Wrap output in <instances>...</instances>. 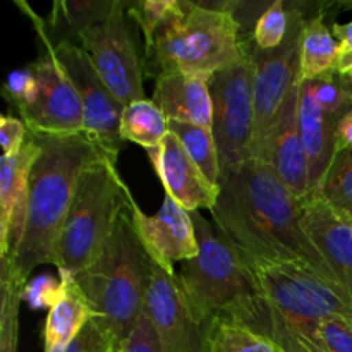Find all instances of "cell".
<instances>
[{"label":"cell","mask_w":352,"mask_h":352,"mask_svg":"<svg viewBox=\"0 0 352 352\" xmlns=\"http://www.w3.org/2000/svg\"><path fill=\"white\" fill-rule=\"evenodd\" d=\"M219 186V198L210 212L220 234L253 270L298 263L339 285L302 229L299 199L267 162L250 157L237 168L222 172Z\"/></svg>","instance_id":"cell-1"},{"label":"cell","mask_w":352,"mask_h":352,"mask_svg":"<svg viewBox=\"0 0 352 352\" xmlns=\"http://www.w3.org/2000/svg\"><path fill=\"white\" fill-rule=\"evenodd\" d=\"M254 274L260 292L220 316L265 337L280 352H329L320 336L323 320L352 322L346 292L305 265H270Z\"/></svg>","instance_id":"cell-2"},{"label":"cell","mask_w":352,"mask_h":352,"mask_svg":"<svg viewBox=\"0 0 352 352\" xmlns=\"http://www.w3.org/2000/svg\"><path fill=\"white\" fill-rule=\"evenodd\" d=\"M30 134L40 144V155L30 174L23 237L9 256L24 280L41 265L57 267L58 243L79 177L105 155L85 133Z\"/></svg>","instance_id":"cell-3"},{"label":"cell","mask_w":352,"mask_h":352,"mask_svg":"<svg viewBox=\"0 0 352 352\" xmlns=\"http://www.w3.org/2000/svg\"><path fill=\"white\" fill-rule=\"evenodd\" d=\"M227 3L172 0L167 16L144 38V58L162 72L212 78L243 55L248 40Z\"/></svg>","instance_id":"cell-4"},{"label":"cell","mask_w":352,"mask_h":352,"mask_svg":"<svg viewBox=\"0 0 352 352\" xmlns=\"http://www.w3.org/2000/svg\"><path fill=\"white\" fill-rule=\"evenodd\" d=\"M151 272L153 263L134 232L129 206L98 258L72 275L93 316L105 325L116 347L143 315Z\"/></svg>","instance_id":"cell-5"},{"label":"cell","mask_w":352,"mask_h":352,"mask_svg":"<svg viewBox=\"0 0 352 352\" xmlns=\"http://www.w3.org/2000/svg\"><path fill=\"white\" fill-rule=\"evenodd\" d=\"M116 162L102 155L82 170L62 229L57 270L76 275L102 253L133 201Z\"/></svg>","instance_id":"cell-6"},{"label":"cell","mask_w":352,"mask_h":352,"mask_svg":"<svg viewBox=\"0 0 352 352\" xmlns=\"http://www.w3.org/2000/svg\"><path fill=\"white\" fill-rule=\"evenodd\" d=\"M198 254L181 263L179 285L191 311L213 322L227 309L260 292L256 274L243 254L199 212H192Z\"/></svg>","instance_id":"cell-7"},{"label":"cell","mask_w":352,"mask_h":352,"mask_svg":"<svg viewBox=\"0 0 352 352\" xmlns=\"http://www.w3.org/2000/svg\"><path fill=\"white\" fill-rule=\"evenodd\" d=\"M289 31L284 43L277 48L261 50L250 41L253 60L254 129L251 157L263 158L265 148L274 133L282 109L299 85V52L306 16L298 7L289 9Z\"/></svg>","instance_id":"cell-8"},{"label":"cell","mask_w":352,"mask_h":352,"mask_svg":"<svg viewBox=\"0 0 352 352\" xmlns=\"http://www.w3.org/2000/svg\"><path fill=\"white\" fill-rule=\"evenodd\" d=\"M208 86L213 105L212 131L219 148L220 168L227 172L251 157L254 102L250 41L237 60L210 78Z\"/></svg>","instance_id":"cell-9"},{"label":"cell","mask_w":352,"mask_h":352,"mask_svg":"<svg viewBox=\"0 0 352 352\" xmlns=\"http://www.w3.org/2000/svg\"><path fill=\"white\" fill-rule=\"evenodd\" d=\"M127 2L113 0L110 12L103 19L78 34L76 43L88 54L102 81L124 107L144 100V64L138 54L133 31L129 28Z\"/></svg>","instance_id":"cell-10"},{"label":"cell","mask_w":352,"mask_h":352,"mask_svg":"<svg viewBox=\"0 0 352 352\" xmlns=\"http://www.w3.org/2000/svg\"><path fill=\"white\" fill-rule=\"evenodd\" d=\"M36 26L45 52L31 62L38 91L33 103L21 113L30 133L38 134H78L85 133L82 103L76 86L60 62L55 58L50 47V38L43 23L34 16L30 7H24Z\"/></svg>","instance_id":"cell-11"},{"label":"cell","mask_w":352,"mask_h":352,"mask_svg":"<svg viewBox=\"0 0 352 352\" xmlns=\"http://www.w3.org/2000/svg\"><path fill=\"white\" fill-rule=\"evenodd\" d=\"M50 47L79 93L85 117V134L117 164L124 144L120 138L124 105L110 93L96 72L91 58L78 43L69 40H50Z\"/></svg>","instance_id":"cell-12"},{"label":"cell","mask_w":352,"mask_h":352,"mask_svg":"<svg viewBox=\"0 0 352 352\" xmlns=\"http://www.w3.org/2000/svg\"><path fill=\"white\" fill-rule=\"evenodd\" d=\"M144 313L157 332L162 352H210L215 320H199L186 302L177 275L162 270L155 263Z\"/></svg>","instance_id":"cell-13"},{"label":"cell","mask_w":352,"mask_h":352,"mask_svg":"<svg viewBox=\"0 0 352 352\" xmlns=\"http://www.w3.org/2000/svg\"><path fill=\"white\" fill-rule=\"evenodd\" d=\"M131 222L148 258L162 270L177 275L174 265L177 261L192 260L198 254V239L191 212L182 208L175 199L165 195L160 210L148 215L131 201Z\"/></svg>","instance_id":"cell-14"},{"label":"cell","mask_w":352,"mask_h":352,"mask_svg":"<svg viewBox=\"0 0 352 352\" xmlns=\"http://www.w3.org/2000/svg\"><path fill=\"white\" fill-rule=\"evenodd\" d=\"M148 157L165 189V195L188 212L212 210L219 198L220 186L212 184L198 165L189 158L181 141L168 131L160 144L148 150Z\"/></svg>","instance_id":"cell-15"},{"label":"cell","mask_w":352,"mask_h":352,"mask_svg":"<svg viewBox=\"0 0 352 352\" xmlns=\"http://www.w3.org/2000/svg\"><path fill=\"white\" fill-rule=\"evenodd\" d=\"M299 213L302 229L352 305V226L339 219L316 192L299 201Z\"/></svg>","instance_id":"cell-16"},{"label":"cell","mask_w":352,"mask_h":352,"mask_svg":"<svg viewBox=\"0 0 352 352\" xmlns=\"http://www.w3.org/2000/svg\"><path fill=\"white\" fill-rule=\"evenodd\" d=\"M40 144L28 131L23 150L0 162V258L10 256L24 232L30 195V174Z\"/></svg>","instance_id":"cell-17"},{"label":"cell","mask_w":352,"mask_h":352,"mask_svg":"<svg viewBox=\"0 0 352 352\" xmlns=\"http://www.w3.org/2000/svg\"><path fill=\"white\" fill-rule=\"evenodd\" d=\"M298 102L299 85L289 96L287 103L282 109L274 133L268 140L267 148L261 160L267 162L277 177L284 182L285 188L301 201L311 195L309 188L308 157L298 122Z\"/></svg>","instance_id":"cell-18"},{"label":"cell","mask_w":352,"mask_h":352,"mask_svg":"<svg viewBox=\"0 0 352 352\" xmlns=\"http://www.w3.org/2000/svg\"><path fill=\"white\" fill-rule=\"evenodd\" d=\"M210 78L186 72L157 74L151 100L168 122L195 124L208 127L213 124V105L210 95Z\"/></svg>","instance_id":"cell-19"},{"label":"cell","mask_w":352,"mask_h":352,"mask_svg":"<svg viewBox=\"0 0 352 352\" xmlns=\"http://www.w3.org/2000/svg\"><path fill=\"white\" fill-rule=\"evenodd\" d=\"M340 120L342 117L327 113L320 107L308 82H299L298 122L306 157H308L311 192L316 191L327 168L332 164L333 155L337 151V127Z\"/></svg>","instance_id":"cell-20"},{"label":"cell","mask_w":352,"mask_h":352,"mask_svg":"<svg viewBox=\"0 0 352 352\" xmlns=\"http://www.w3.org/2000/svg\"><path fill=\"white\" fill-rule=\"evenodd\" d=\"M91 308L76 285L72 275H69L67 292L64 299H60L47 315L43 332L45 352L64 351L81 332L82 327L91 320Z\"/></svg>","instance_id":"cell-21"},{"label":"cell","mask_w":352,"mask_h":352,"mask_svg":"<svg viewBox=\"0 0 352 352\" xmlns=\"http://www.w3.org/2000/svg\"><path fill=\"white\" fill-rule=\"evenodd\" d=\"M340 45L332 28L325 23V14L318 12L306 19L299 52V82L336 71Z\"/></svg>","instance_id":"cell-22"},{"label":"cell","mask_w":352,"mask_h":352,"mask_svg":"<svg viewBox=\"0 0 352 352\" xmlns=\"http://www.w3.org/2000/svg\"><path fill=\"white\" fill-rule=\"evenodd\" d=\"M168 133V120L153 100H138L124 107L120 117V138L153 150Z\"/></svg>","instance_id":"cell-23"},{"label":"cell","mask_w":352,"mask_h":352,"mask_svg":"<svg viewBox=\"0 0 352 352\" xmlns=\"http://www.w3.org/2000/svg\"><path fill=\"white\" fill-rule=\"evenodd\" d=\"M26 284L10 258H0V352H17L19 306Z\"/></svg>","instance_id":"cell-24"},{"label":"cell","mask_w":352,"mask_h":352,"mask_svg":"<svg viewBox=\"0 0 352 352\" xmlns=\"http://www.w3.org/2000/svg\"><path fill=\"white\" fill-rule=\"evenodd\" d=\"M315 192L339 219L352 226V150L337 148Z\"/></svg>","instance_id":"cell-25"},{"label":"cell","mask_w":352,"mask_h":352,"mask_svg":"<svg viewBox=\"0 0 352 352\" xmlns=\"http://www.w3.org/2000/svg\"><path fill=\"white\" fill-rule=\"evenodd\" d=\"M168 131L179 138L186 153L198 165L205 177L212 184L219 186L222 168H220L219 148H217L213 131L208 127L182 122H168Z\"/></svg>","instance_id":"cell-26"},{"label":"cell","mask_w":352,"mask_h":352,"mask_svg":"<svg viewBox=\"0 0 352 352\" xmlns=\"http://www.w3.org/2000/svg\"><path fill=\"white\" fill-rule=\"evenodd\" d=\"M210 352H280V349L265 337L217 316L212 327Z\"/></svg>","instance_id":"cell-27"},{"label":"cell","mask_w":352,"mask_h":352,"mask_svg":"<svg viewBox=\"0 0 352 352\" xmlns=\"http://www.w3.org/2000/svg\"><path fill=\"white\" fill-rule=\"evenodd\" d=\"M289 23V9L282 0H275L258 16L253 28V43L261 50L280 47L287 36Z\"/></svg>","instance_id":"cell-28"},{"label":"cell","mask_w":352,"mask_h":352,"mask_svg":"<svg viewBox=\"0 0 352 352\" xmlns=\"http://www.w3.org/2000/svg\"><path fill=\"white\" fill-rule=\"evenodd\" d=\"M308 82L313 96L327 113L344 117L352 110V98L344 86L339 72L330 71Z\"/></svg>","instance_id":"cell-29"},{"label":"cell","mask_w":352,"mask_h":352,"mask_svg":"<svg viewBox=\"0 0 352 352\" xmlns=\"http://www.w3.org/2000/svg\"><path fill=\"white\" fill-rule=\"evenodd\" d=\"M69 274L58 272V277L52 274L38 275L28 280L23 291V301L28 302L31 309H48L50 311L67 292Z\"/></svg>","instance_id":"cell-30"},{"label":"cell","mask_w":352,"mask_h":352,"mask_svg":"<svg viewBox=\"0 0 352 352\" xmlns=\"http://www.w3.org/2000/svg\"><path fill=\"white\" fill-rule=\"evenodd\" d=\"M3 96L7 102L23 113L28 107L33 103L38 91V82L34 78V72L30 65L23 69H16L7 76V81L3 85Z\"/></svg>","instance_id":"cell-31"},{"label":"cell","mask_w":352,"mask_h":352,"mask_svg":"<svg viewBox=\"0 0 352 352\" xmlns=\"http://www.w3.org/2000/svg\"><path fill=\"white\" fill-rule=\"evenodd\" d=\"M116 349L112 336L102 322L91 316L88 323L82 327L76 339L62 352H112Z\"/></svg>","instance_id":"cell-32"},{"label":"cell","mask_w":352,"mask_h":352,"mask_svg":"<svg viewBox=\"0 0 352 352\" xmlns=\"http://www.w3.org/2000/svg\"><path fill=\"white\" fill-rule=\"evenodd\" d=\"M116 352H162L157 332L146 313L143 311L129 336L116 347Z\"/></svg>","instance_id":"cell-33"},{"label":"cell","mask_w":352,"mask_h":352,"mask_svg":"<svg viewBox=\"0 0 352 352\" xmlns=\"http://www.w3.org/2000/svg\"><path fill=\"white\" fill-rule=\"evenodd\" d=\"M320 336L329 352H352L351 320L340 318V316L323 320L320 325Z\"/></svg>","instance_id":"cell-34"},{"label":"cell","mask_w":352,"mask_h":352,"mask_svg":"<svg viewBox=\"0 0 352 352\" xmlns=\"http://www.w3.org/2000/svg\"><path fill=\"white\" fill-rule=\"evenodd\" d=\"M28 141V127L23 119L14 116L0 117V143L6 157L17 155Z\"/></svg>","instance_id":"cell-35"},{"label":"cell","mask_w":352,"mask_h":352,"mask_svg":"<svg viewBox=\"0 0 352 352\" xmlns=\"http://www.w3.org/2000/svg\"><path fill=\"white\" fill-rule=\"evenodd\" d=\"M332 31L340 45L336 72H339L340 76L349 74L352 71V21L346 24L336 23L332 26Z\"/></svg>","instance_id":"cell-36"},{"label":"cell","mask_w":352,"mask_h":352,"mask_svg":"<svg viewBox=\"0 0 352 352\" xmlns=\"http://www.w3.org/2000/svg\"><path fill=\"white\" fill-rule=\"evenodd\" d=\"M337 148L352 150V110L342 117L337 127Z\"/></svg>","instance_id":"cell-37"},{"label":"cell","mask_w":352,"mask_h":352,"mask_svg":"<svg viewBox=\"0 0 352 352\" xmlns=\"http://www.w3.org/2000/svg\"><path fill=\"white\" fill-rule=\"evenodd\" d=\"M340 78H342V82H344V86H346L347 93H349V95H351V98H352V71L349 72V74H344V76H340Z\"/></svg>","instance_id":"cell-38"},{"label":"cell","mask_w":352,"mask_h":352,"mask_svg":"<svg viewBox=\"0 0 352 352\" xmlns=\"http://www.w3.org/2000/svg\"><path fill=\"white\" fill-rule=\"evenodd\" d=\"M112 352H116V349H113V351H112Z\"/></svg>","instance_id":"cell-39"}]
</instances>
